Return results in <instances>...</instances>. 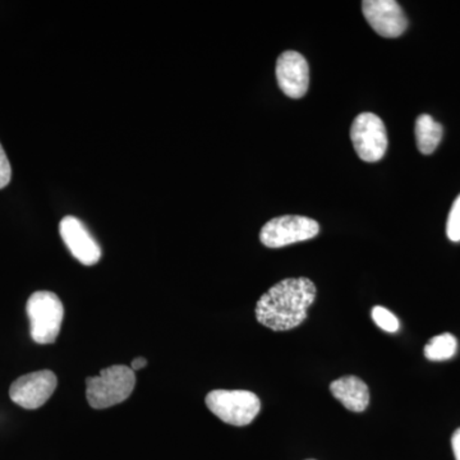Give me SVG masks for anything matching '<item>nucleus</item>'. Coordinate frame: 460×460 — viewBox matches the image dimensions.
Here are the masks:
<instances>
[{"label": "nucleus", "instance_id": "6e6552de", "mask_svg": "<svg viewBox=\"0 0 460 460\" xmlns=\"http://www.w3.org/2000/svg\"><path fill=\"white\" fill-rule=\"evenodd\" d=\"M362 12L375 32L383 38H399L407 30V16L395 0H365Z\"/></svg>", "mask_w": 460, "mask_h": 460}, {"label": "nucleus", "instance_id": "39448f33", "mask_svg": "<svg viewBox=\"0 0 460 460\" xmlns=\"http://www.w3.org/2000/svg\"><path fill=\"white\" fill-rule=\"evenodd\" d=\"M320 232V226L311 217L284 215L274 217L262 226L260 241L269 248H281L298 242L310 241Z\"/></svg>", "mask_w": 460, "mask_h": 460}, {"label": "nucleus", "instance_id": "1a4fd4ad", "mask_svg": "<svg viewBox=\"0 0 460 460\" xmlns=\"http://www.w3.org/2000/svg\"><path fill=\"white\" fill-rule=\"evenodd\" d=\"M278 84L290 99L304 98L310 84V68L307 60L295 50L284 51L277 60Z\"/></svg>", "mask_w": 460, "mask_h": 460}, {"label": "nucleus", "instance_id": "f8f14e48", "mask_svg": "<svg viewBox=\"0 0 460 460\" xmlns=\"http://www.w3.org/2000/svg\"><path fill=\"white\" fill-rule=\"evenodd\" d=\"M416 141L420 153L431 155L443 138V126L429 114H420L416 120Z\"/></svg>", "mask_w": 460, "mask_h": 460}, {"label": "nucleus", "instance_id": "f03ea898", "mask_svg": "<svg viewBox=\"0 0 460 460\" xmlns=\"http://www.w3.org/2000/svg\"><path fill=\"white\" fill-rule=\"evenodd\" d=\"M136 385L135 371L124 365L111 366L99 376L86 378V398L93 410H107L129 398Z\"/></svg>", "mask_w": 460, "mask_h": 460}, {"label": "nucleus", "instance_id": "0eeeda50", "mask_svg": "<svg viewBox=\"0 0 460 460\" xmlns=\"http://www.w3.org/2000/svg\"><path fill=\"white\" fill-rule=\"evenodd\" d=\"M58 378L54 372L42 370L18 377L9 389L12 402L25 410H38L56 392Z\"/></svg>", "mask_w": 460, "mask_h": 460}, {"label": "nucleus", "instance_id": "2eb2a0df", "mask_svg": "<svg viewBox=\"0 0 460 460\" xmlns=\"http://www.w3.org/2000/svg\"><path fill=\"white\" fill-rule=\"evenodd\" d=\"M447 235L452 242H460V195L450 208L447 223Z\"/></svg>", "mask_w": 460, "mask_h": 460}, {"label": "nucleus", "instance_id": "ddd939ff", "mask_svg": "<svg viewBox=\"0 0 460 460\" xmlns=\"http://www.w3.org/2000/svg\"><path fill=\"white\" fill-rule=\"evenodd\" d=\"M458 348V341L454 335L449 332L434 337L426 344L425 357L429 361H447V359L453 358Z\"/></svg>", "mask_w": 460, "mask_h": 460}, {"label": "nucleus", "instance_id": "dca6fc26", "mask_svg": "<svg viewBox=\"0 0 460 460\" xmlns=\"http://www.w3.org/2000/svg\"><path fill=\"white\" fill-rule=\"evenodd\" d=\"M12 180V166L7 154L0 144V190L5 189Z\"/></svg>", "mask_w": 460, "mask_h": 460}, {"label": "nucleus", "instance_id": "6ab92c4d", "mask_svg": "<svg viewBox=\"0 0 460 460\" xmlns=\"http://www.w3.org/2000/svg\"><path fill=\"white\" fill-rule=\"evenodd\" d=\"M307 460H314V459H307Z\"/></svg>", "mask_w": 460, "mask_h": 460}, {"label": "nucleus", "instance_id": "f257e3e1", "mask_svg": "<svg viewBox=\"0 0 460 460\" xmlns=\"http://www.w3.org/2000/svg\"><path fill=\"white\" fill-rule=\"evenodd\" d=\"M316 295V287L307 278L281 280L257 302L256 319L274 332L295 329L307 319L308 308Z\"/></svg>", "mask_w": 460, "mask_h": 460}, {"label": "nucleus", "instance_id": "9d476101", "mask_svg": "<svg viewBox=\"0 0 460 460\" xmlns=\"http://www.w3.org/2000/svg\"><path fill=\"white\" fill-rule=\"evenodd\" d=\"M59 233L69 252L84 265H95L102 259V248L78 217L72 215L63 217Z\"/></svg>", "mask_w": 460, "mask_h": 460}, {"label": "nucleus", "instance_id": "20e7f679", "mask_svg": "<svg viewBox=\"0 0 460 460\" xmlns=\"http://www.w3.org/2000/svg\"><path fill=\"white\" fill-rule=\"evenodd\" d=\"M206 405L228 425H250L261 411L259 396L247 390H214L206 395Z\"/></svg>", "mask_w": 460, "mask_h": 460}, {"label": "nucleus", "instance_id": "7ed1b4c3", "mask_svg": "<svg viewBox=\"0 0 460 460\" xmlns=\"http://www.w3.org/2000/svg\"><path fill=\"white\" fill-rule=\"evenodd\" d=\"M32 341L38 344H53L62 329L65 307L59 296L48 290L35 292L26 305Z\"/></svg>", "mask_w": 460, "mask_h": 460}, {"label": "nucleus", "instance_id": "a211bd4d", "mask_svg": "<svg viewBox=\"0 0 460 460\" xmlns=\"http://www.w3.org/2000/svg\"><path fill=\"white\" fill-rule=\"evenodd\" d=\"M146 366L147 361L146 358H144V357H137V358L133 359L131 363L132 371L142 370V368L146 367Z\"/></svg>", "mask_w": 460, "mask_h": 460}, {"label": "nucleus", "instance_id": "4468645a", "mask_svg": "<svg viewBox=\"0 0 460 460\" xmlns=\"http://www.w3.org/2000/svg\"><path fill=\"white\" fill-rule=\"evenodd\" d=\"M371 316L378 328L383 329L384 332H396L401 328L399 321L394 314L386 310V308L381 307V305H375L372 308Z\"/></svg>", "mask_w": 460, "mask_h": 460}, {"label": "nucleus", "instance_id": "f3484780", "mask_svg": "<svg viewBox=\"0 0 460 460\" xmlns=\"http://www.w3.org/2000/svg\"><path fill=\"white\" fill-rule=\"evenodd\" d=\"M452 447L456 460H460V429H456L452 436Z\"/></svg>", "mask_w": 460, "mask_h": 460}, {"label": "nucleus", "instance_id": "423d86ee", "mask_svg": "<svg viewBox=\"0 0 460 460\" xmlns=\"http://www.w3.org/2000/svg\"><path fill=\"white\" fill-rule=\"evenodd\" d=\"M350 140L359 159L367 163H376L383 159L389 144L383 119L368 111L357 115L356 119L353 120Z\"/></svg>", "mask_w": 460, "mask_h": 460}, {"label": "nucleus", "instance_id": "9b49d317", "mask_svg": "<svg viewBox=\"0 0 460 460\" xmlns=\"http://www.w3.org/2000/svg\"><path fill=\"white\" fill-rule=\"evenodd\" d=\"M330 392L348 411L361 413L370 404V390L357 376H343L330 384Z\"/></svg>", "mask_w": 460, "mask_h": 460}]
</instances>
